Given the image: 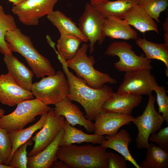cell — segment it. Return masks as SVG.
I'll return each instance as SVG.
<instances>
[{
	"label": "cell",
	"instance_id": "d4e9b609",
	"mask_svg": "<svg viewBox=\"0 0 168 168\" xmlns=\"http://www.w3.org/2000/svg\"><path fill=\"white\" fill-rule=\"evenodd\" d=\"M136 44L143 50L145 57L149 59L160 60L165 64V73L168 77V44L164 43L159 44L138 38L136 40Z\"/></svg>",
	"mask_w": 168,
	"mask_h": 168
},
{
	"label": "cell",
	"instance_id": "7402d4cb",
	"mask_svg": "<svg viewBox=\"0 0 168 168\" xmlns=\"http://www.w3.org/2000/svg\"><path fill=\"white\" fill-rule=\"evenodd\" d=\"M63 128L64 134L60 146L83 142L100 144L105 140L103 135L94 133L93 134L85 133L82 130L71 126L66 119H65Z\"/></svg>",
	"mask_w": 168,
	"mask_h": 168
},
{
	"label": "cell",
	"instance_id": "f35d334b",
	"mask_svg": "<svg viewBox=\"0 0 168 168\" xmlns=\"http://www.w3.org/2000/svg\"><path fill=\"white\" fill-rule=\"evenodd\" d=\"M0 168H12V167L8 165L0 163Z\"/></svg>",
	"mask_w": 168,
	"mask_h": 168
},
{
	"label": "cell",
	"instance_id": "484cf974",
	"mask_svg": "<svg viewBox=\"0 0 168 168\" xmlns=\"http://www.w3.org/2000/svg\"><path fill=\"white\" fill-rule=\"evenodd\" d=\"M147 149L145 158L139 165L140 168H168V151L153 143Z\"/></svg>",
	"mask_w": 168,
	"mask_h": 168
},
{
	"label": "cell",
	"instance_id": "5bb4252c",
	"mask_svg": "<svg viewBox=\"0 0 168 168\" xmlns=\"http://www.w3.org/2000/svg\"><path fill=\"white\" fill-rule=\"evenodd\" d=\"M134 117L118 113L102 111L95 119L94 133L112 136L123 126L129 125Z\"/></svg>",
	"mask_w": 168,
	"mask_h": 168
},
{
	"label": "cell",
	"instance_id": "cb8c5ba5",
	"mask_svg": "<svg viewBox=\"0 0 168 168\" xmlns=\"http://www.w3.org/2000/svg\"><path fill=\"white\" fill-rule=\"evenodd\" d=\"M138 0H106L94 4V7L104 18L113 16L124 19L128 10L138 4Z\"/></svg>",
	"mask_w": 168,
	"mask_h": 168
},
{
	"label": "cell",
	"instance_id": "ba28073f",
	"mask_svg": "<svg viewBox=\"0 0 168 168\" xmlns=\"http://www.w3.org/2000/svg\"><path fill=\"white\" fill-rule=\"evenodd\" d=\"M105 54L116 56L119 61L114 63V68L119 72H125L152 68V60L145 57L136 54L132 46L126 41H115L108 46Z\"/></svg>",
	"mask_w": 168,
	"mask_h": 168
},
{
	"label": "cell",
	"instance_id": "277c9868",
	"mask_svg": "<svg viewBox=\"0 0 168 168\" xmlns=\"http://www.w3.org/2000/svg\"><path fill=\"white\" fill-rule=\"evenodd\" d=\"M88 48L87 44L83 43L73 57L65 61L68 67L74 70L88 86L93 88H100L106 83H116L117 81L108 74L94 68L95 58L92 56L87 55Z\"/></svg>",
	"mask_w": 168,
	"mask_h": 168
},
{
	"label": "cell",
	"instance_id": "7a4b0ae2",
	"mask_svg": "<svg viewBox=\"0 0 168 168\" xmlns=\"http://www.w3.org/2000/svg\"><path fill=\"white\" fill-rule=\"evenodd\" d=\"M5 40L12 52L24 57L37 78L54 74L56 72L49 60L40 54L34 46L30 38L19 28L8 31Z\"/></svg>",
	"mask_w": 168,
	"mask_h": 168
},
{
	"label": "cell",
	"instance_id": "e575fe53",
	"mask_svg": "<svg viewBox=\"0 0 168 168\" xmlns=\"http://www.w3.org/2000/svg\"><path fill=\"white\" fill-rule=\"evenodd\" d=\"M108 168H127L126 160L122 155L107 152Z\"/></svg>",
	"mask_w": 168,
	"mask_h": 168
},
{
	"label": "cell",
	"instance_id": "8d00e7d4",
	"mask_svg": "<svg viewBox=\"0 0 168 168\" xmlns=\"http://www.w3.org/2000/svg\"><path fill=\"white\" fill-rule=\"evenodd\" d=\"M13 3V5H16L26 0H8Z\"/></svg>",
	"mask_w": 168,
	"mask_h": 168
},
{
	"label": "cell",
	"instance_id": "4316f807",
	"mask_svg": "<svg viewBox=\"0 0 168 168\" xmlns=\"http://www.w3.org/2000/svg\"><path fill=\"white\" fill-rule=\"evenodd\" d=\"M47 116L48 112L41 115L40 119L36 123L29 127L8 133L12 145V151L10 162L15 151L30 139L35 132L43 127L46 122Z\"/></svg>",
	"mask_w": 168,
	"mask_h": 168
},
{
	"label": "cell",
	"instance_id": "603a6c76",
	"mask_svg": "<svg viewBox=\"0 0 168 168\" xmlns=\"http://www.w3.org/2000/svg\"><path fill=\"white\" fill-rule=\"evenodd\" d=\"M48 20L58 30L60 36L70 35L80 38L85 43L88 38L81 32L76 23L70 18L59 10L53 11L47 16Z\"/></svg>",
	"mask_w": 168,
	"mask_h": 168
},
{
	"label": "cell",
	"instance_id": "ffe728a7",
	"mask_svg": "<svg viewBox=\"0 0 168 168\" xmlns=\"http://www.w3.org/2000/svg\"><path fill=\"white\" fill-rule=\"evenodd\" d=\"M105 140L100 146L105 149L114 150L123 156L126 161L131 162L136 168H140L139 165L130 153L128 146L132 138L130 134L125 129H121L112 136L105 135Z\"/></svg>",
	"mask_w": 168,
	"mask_h": 168
},
{
	"label": "cell",
	"instance_id": "f546056e",
	"mask_svg": "<svg viewBox=\"0 0 168 168\" xmlns=\"http://www.w3.org/2000/svg\"><path fill=\"white\" fill-rule=\"evenodd\" d=\"M138 4L159 23L160 14L168 6V0H138Z\"/></svg>",
	"mask_w": 168,
	"mask_h": 168
},
{
	"label": "cell",
	"instance_id": "7c38bea8",
	"mask_svg": "<svg viewBox=\"0 0 168 168\" xmlns=\"http://www.w3.org/2000/svg\"><path fill=\"white\" fill-rule=\"evenodd\" d=\"M65 119L64 117L56 115L52 108L48 112L47 119L44 126L31 139L34 145L27 154L28 156L37 154L52 142L63 128Z\"/></svg>",
	"mask_w": 168,
	"mask_h": 168
},
{
	"label": "cell",
	"instance_id": "5b68a950",
	"mask_svg": "<svg viewBox=\"0 0 168 168\" xmlns=\"http://www.w3.org/2000/svg\"><path fill=\"white\" fill-rule=\"evenodd\" d=\"M16 105L13 111L0 118V127L8 133L24 128L37 116L47 113L52 109L37 98L24 100Z\"/></svg>",
	"mask_w": 168,
	"mask_h": 168
},
{
	"label": "cell",
	"instance_id": "9a60e30c",
	"mask_svg": "<svg viewBox=\"0 0 168 168\" xmlns=\"http://www.w3.org/2000/svg\"><path fill=\"white\" fill-rule=\"evenodd\" d=\"M54 109L57 115L62 116L72 126H83L89 133L94 132V123L87 119L80 108L67 97L55 105Z\"/></svg>",
	"mask_w": 168,
	"mask_h": 168
},
{
	"label": "cell",
	"instance_id": "30bf717a",
	"mask_svg": "<svg viewBox=\"0 0 168 168\" xmlns=\"http://www.w3.org/2000/svg\"><path fill=\"white\" fill-rule=\"evenodd\" d=\"M58 0H26L13 5L12 10L19 21L27 26L38 25L39 20L53 11Z\"/></svg>",
	"mask_w": 168,
	"mask_h": 168
},
{
	"label": "cell",
	"instance_id": "83f0119b",
	"mask_svg": "<svg viewBox=\"0 0 168 168\" xmlns=\"http://www.w3.org/2000/svg\"><path fill=\"white\" fill-rule=\"evenodd\" d=\"M78 37L73 35H67L60 36L57 44L58 56L66 61L73 57L79 48L82 42Z\"/></svg>",
	"mask_w": 168,
	"mask_h": 168
},
{
	"label": "cell",
	"instance_id": "4fadbf2b",
	"mask_svg": "<svg viewBox=\"0 0 168 168\" xmlns=\"http://www.w3.org/2000/svg\"><path fill=\"white\" fill-rule=\"evenodd\" d=\"M31 91L21 87L8 72L0 75V102L13 106L25 100L33 99Z\"/></svg>",
	"mask_w": 168,
	"mask_h": 168
},
{
	"label": "cell",
	"instance_id": "6da1fadb",
	"mask_svg": "<svg viewBox=\"0 0 168 168\" xmlns=\"http://www.w3.org/2000/svg\"><path fill=\"white\" fill-rule=\"evenodd\" d=\"M58 58L69 83V92L67 98L82 106L87 119L91 121L95 120L102 111L103 104L112 94V88L106 85L99 89L91 87L83 79L75 76L69 70L65 60L59 57Z\"/></svg>",
	"mask_w": 168,
	"mask_h": 168
},
{
	"label": "cell",
	"instance_id": "f1b7e54d",
	"mask_svg": "<svg viewBox=\"0 0 168 168\" xmlns=\"http://www.w3.org/2000/svg\"><path fill=\"white\" fill-rule=\"evenodd\" d=\"M15 18L12 15L6 14L2 6L0 5V52L5 55L12 54L5 35L8 31L17 28Z\"/></svg>",
	"mask_w": 168,
	"mask_h": 168
},
{
	"label": "cell",
	"instance_id": "74e56055",
	"mask_svg": "<svg viewBox=\"0 0 168 168\" xmlns=\"http://www.w3.org/2000/svg\"><path fill=\"white\" fill-rule=\"evenodd\" d=\"M106 0H90V4L91 5L101 2Z\"/></svg>",
	"mask_w": 168,
	"mask_h": 168
},
{
	"label": "cell",
	"instance_id": "1f68e13d",
	"mask_svg": "<svg viewBox=\"0 0 168 168\" xmlns=\"http://www.w3.org/2000/svg\"><path fill=\"white\" fill-rule=\"evenodd\" d=\"M12 151V143L8 133L0 127V158L3 164L8 165Z\"/></svg>",
	"mask_w": 168,
	"mask_h": 168
},
{
	"label": "cell",
	"instance_id": "2e32d148",
	"mask_svg": "<svg viewBox=\"0 0 168 168\" xmlns=\"http://www.w3.org/2000/svg\"><path fill=\"white\" fill-rule=\"evenodd\" d=\"M142 97L129 93L113 92L103 105V111L131 115L133 109L142 102Z\"/></svg>",
	"mask_w": 168,
	"mask_h": 168
},
{
	"label": "cell",
	"instance_id": "e0dca14e",
	"mask_svg": "<svg viewBox=\"0 0 168 168\" xmlns=\"http://www.w3.org/2000/svg\"><path fill=\"white\" fill-rule=\"evenodd\" d=\"M103 32L105 37L112 39L128 40L138 38L137 32L124 19L113 16L105 18Z\"/></svg>",
	"mask_w": 168,
	"mask_h": 168
},
{
	"label": "cell",
	"instance_id": "9c48e42d",
	"mask_svg": "<svg viewBox=\"0 0 168 168\" xmlns=\"http://www.w3.org/2000/svg\"><path fill=\"white\" fill-rule=\"evenodd\" d=\"M105 18L98 12L94 7L87 2L84 12L79 20L78 27L81 32L90 42L88 47L90 53L93 52L96 42L101 44L105 37L103 32Z\"/></svg>",
	"mask_w": 168,
	"mask_h": 168
},
{
	"label": "cell",
	"instance_id": "d590c367",
	"mask_svg": "<svg viewBox=\"0 0 168 168\" xmlns=\"http://www.w3.org/2000/svg\"><path fill=\"white\" fill-rule=\"evenodd\" d=\"M50 168H68V166L63 161H56L52 164Z\"/></svg>",
	"mask_w": 168,
	"mask_h": 168
},
{
	"label": "cell",
	"instance_id": "52a82bcc",
	"mask_svg": "<svg viewBox=\"0 0 168 168\" xmlns=\"http://www.w3.org/2000/svg\"><path fill=\"white\" fill-rule=\"evenodd\" d=\"M156 99L152 94L149 96L147 105L142 114L134 117L132 121L138 130L136 138L138 149H147L148 147L150 135L160 130L165 121L155 108Z\"/></svg>",
	"mask_w": 168,
	"mask_h": 168
},
{
	"label": "cell",
	"instance_id": "d6986e66",
	"mask_svg": "<svg viewBox=\"0 0 168 168\" xmlns=\"http://www.w3.org/2000/svg\"><path fill=\"white\" fill-rule=\"evenodd\" d=\"M124 20L143 33L153 31L159 34L157 26L154 19L138 4L131 7L126 12Z\"/></svg>",
	"mask_w": 168,
	"mask_h": 168
},
{
	"label": "cell",
	"instance_id": "3957f363",
	"mask_svg": "<svg viewBox=\"0 0 168 168\" xmlns=\"http://www.w3.org/2000/svg\"><path fill=\"white\" fill-rule=\"evenodd\" d=\"M105 149L100 145L78 146L71 144L60 146L57 157L68 168H108Z\"/></svg>",
	"mask_w": 168,
	"mask_h": 168
},
{
	"label": "cell",
	"instance_id": "d6a6232c",
	"mask_svg": "<svg viewBox=\"0 0 168 168\" xmlns=\"http://www.w3.org/2000/svg\"><path fill=\"white\" fill-rule=\"evenodd\" d=\"M153 91L156 94V101L158 107V113L161 115L168 124V96L166 89L163 86L159 85L155 86Z\"/></svg>",
	"mask_w": 168,
	"mask_h": 168
},
{
	"label": "cell",
	"instance_id": "4dcf8cb0",
	"mask_svg": "<svg viewBox=\"0 0 168 168\" xmlns=\"http://www.w3.org/2000/svg\"><path fill=\"white\" fill-rule=\"evenodd\" d=\"M32 144V140L30 139L18 147L14 152L8 165L12 168H27V148Z\"/></svg>",
	"mask_w": 168,
	"mask_h": 168
},
{
	"label": "cell",
	"instance_id": "836d02e7",
	"mask_svg": "<svg viewBox=\"0 0 168 168\" xmlns=\"http://www.w3.org/2000/svg\"><path fill=\"white\" fill-rule=\"evenodd\" d=\"M159 130L157 133L152 134L149 141L158 144L161 148L168 151V127Z\"/></svg>",
	"mask_w": 168,
	"mask_h": 168
},
{
	"label": "cell",
	"instance_id": "ac0fdd59",
	"mask_svg": "<svg viewBox=\"0 0 168 168\" xmlns=\"http://www.w3.org/2000/svg\"><path fill=\"white\" fill-rule=\"evenodd\" d=\"M3 60L8 72L24 89L31 91L34 73L14 56L5 55Z\"/></svg>",
	"mask_w": 168,
	"mask_h": 168
},
{
	"label": "cell",
	"instance_id": "8992f818",
	"mask_svg": "<svg viewBox=\"0 0 168 168\" xmlns=\"http://www.w3.org/2000/svg\"><path fill=\"white\" fill-rule=\"evenodd\" d=\"M69 88L65 74L59 71L33 83L31 91L36 98L46 104L55 105L67 97Z\"/></svg>",
	"mask_w": 168,
	"mask_h": 168
},
{
	"label": "cell",
	"instance_id": "60d3db41",
	"mask_svg": "<svg viewBox=\"0 0 168 168\" xmlns=\"http://www.w3.org/2000/svg\"><path fill=\"white\" fill-rule=\"evenodd\" d=\"M0 164H3V163H2V161L1 160V159H0Z\"/></svg>",
	"mask_w": 168,
	"mask_h": 168
},
{
	"label": "cell",
	"instance_id": "44dd1931",
	"mask_svg": "<svg viewBox=\"0 0 168 168\" xmlns=\"http://www.w3.org/2000/svg\"><path fill=\"white\" fill-rule=\"evenodd\" d=\"M63 134V128L53 142L44 149L35 155L28 156L27 168H50L53 162L58 159L57 153Z\"/></svg>",
	"mask_w": 168,
	"mask_h": 168
},
{
	"label": "cell",
	"instance_id": "ab89813d",
	"mask_svg": "<svg viewBox=\"0 0 168 168\" xmlns=\"http://www.w3.org/2000/svg\"><path fill=\"white\" fill-rule=\"evenodd\" d=\"M5 113V111L2 108H0V118L4 115Z\"/></svg>",
	"mask_w": 168,
	"mask_h": 168
},
{
	"label": "cell",
	"instance_id": "8fae6325",
	"mask_svg": "<svg viewBox=\"0 0 168 168\" xmlns=\"http://www.w3.org/2000/svg\"><path fill=\"white\" fill-rule=\"evenodd\" d=\"M158 85L150 69L128 72H125L117 92L149 96L152 94L153 88Z\"/></svg>",
	"mask_w": 168,
	"mask_h": 168
}]
</instances>
